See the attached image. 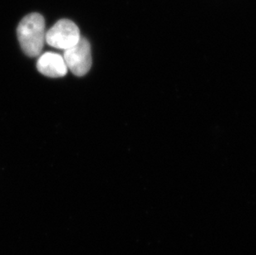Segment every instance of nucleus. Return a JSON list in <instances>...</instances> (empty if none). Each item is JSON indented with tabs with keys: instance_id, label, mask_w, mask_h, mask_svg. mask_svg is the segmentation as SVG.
<instances>
[{
	"instance_id": "nucleus-1",
	"label": "nucleus",
	"mask_w": 256,
	"mask_h": 255,
	"mask_svg": "<svg viewBox=\"0 0 256 255\" xmlns=\"http://www.w3.org/2000/svg\"><path fill=\"white\" fill-rule=\"evenodd\" d=\"M17 34L26 55L34 58L41 54L46 42L45 21L41 14L32 12L25 16L18 26Z\"/></svg>"
},
{
	"instance_id": "nucleus-2",
	"label": "nucleus",
	"mask_w": 256,
	"mask_h": 255,
	"mask_svg": "<svg viewBox=\"0 0 256 255\" xmlns=\"http://www.w3.org/2000/svg\"><path fill=\"white\" fill-rule=\"evenodd\" d=\"M80 30L69 20H60L46 34V42L54 48L66 50L80 40Z\"/></svg>"
},
{
	"instance_id": "nucleus-3",
	"label": "nucleus",
	"mask_w": 256,
	"mask_h": 255,
	"mask_svg": "<svg viewBox=\"0 0 256 255\" xmlns=\"http://www.w3.org/2000/svg\"><path fill=\"white\" fill-rule=\"evenodd\" d=\"M63 58L68 69L75 76H83L92 68V50L89 42L80 38L78 44L65 50Z\"/></svg>"
},
{
	"instance_id": "nucleus-4",
	"label": "nucleus",
	"mask_w": 256,
	"mask_h": 255,
	"mask_svg": "<svg viewBox=\"0 0 256 255\" xmlns=\"http://www.w3.org/2000/svg\"><path fill=\"white\" fill-rule=\"evenodd\" d=\"M36 68L42 75L52 78L65 76L68 69L63 56L54 52L42 54L38 58Z\"/></svg>"
}]
</instances>
